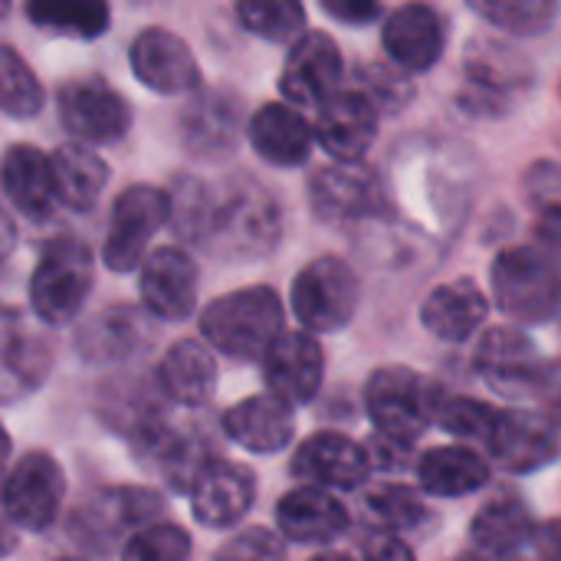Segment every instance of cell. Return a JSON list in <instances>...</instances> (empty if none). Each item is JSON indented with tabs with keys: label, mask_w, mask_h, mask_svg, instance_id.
<instances>
[{
	"label": "cell",
	"mask_w": 561,
	"mask_h": 561,
	"mask_svg": "<svg viewBox=\"0 0 561 561\" xmlns=\"http://www.w3.org/2000/svg\"><path fill=\"white\" fill-rule=\"evenodd\" d=\"M283 237V214L276 197L250 181L237 178L227 181L220 191L214 187L210 220L204 233V250H210L220 260H263L276 250Z\"/></svg>",
	"instance_id": "6da1fadb"
},
{
	"label": "cell",
	"mask_w": 561,
	"mask_h": 561,
	"mask_svg": "<svg viewBox=\"0 0 561 561\" xmlns=\"http://www.w3.org/2000/svg\"><path fill=\"white\" fill-rule=\"evenodd\" d=\"M536 85L533 62L523 49L480 36L463 53L460 105L477 118H503L526 102Z\"/></svg>",
	"instance_id": "7a4b0ae2"
},
{
	"label": "cell",
	"mask_w": 561,
	"mask_h": 561,
	"mask_svg": "<svg viewBox=\"0 0 561 561\" xmlns=\"http://www.w3.org/2000/svg\"><path fill=\"white\" fill-rule=\"evenodd\" d=\"M201 332L210 348L237 362H263L266 348L283 332V302L270 286L227 293L204 309Z\"/></svg>",
	"instance_id": "3957f363"
},
{
	"label": "cell",
	"mask_w": 561,
	"mask_h": 561,
	"mask_svg": "<svg viewBox=\"0 0 561 561\" xmlns=\"http://www.w3.org/2000/svg\"><path fill=\"white\" fill-rule=\"evenodd\" d=\"M95 283V263L82 240L56 237L39 253L30 276V306L46 325H66L79 316Z\"/></svg>",
	"instance_id": "277c9868"
},
{
	"label": "cell",
	"mask_w": 561,
	"mask_h": 561,
	"mask_svg": "<svg viewBox=\"0 0 561 561\" xmlns=\"http://www.w3.org/2000/svg\"><path fill=\"white\" fill-rule=\"evenodd\" d=\"M496 306L519 322H549L559 309L556 256L542 247H510L493 263Z\"/></svg>",
	"instance_id": "5b68a950"
},
{
	"label": "cell",
	"mask_w": 561,
	"mask_h": 561,
	"mask_svg": "<svg viewBox=\"0 0 561 561\" xmlns=\"http://www.w3.org/2000/svg\"><path fill=\"white\" fill-rule=\"evenodd\" d=\"M358 276L339 256H319L293 279V312L309 332H342L358 309Z\"/></svg>",
	"instance_id": "8992f818"
},
{
	"label": "cell",
	"mask_w": 561,
	"mask_h": 561,
	"mask_svg": "<svg viewBox=\"0 0 561 561\" xmlns=\"http://www.w3.org/2000/svg\"><path fill=\"white\" fill-rule=\"evenodd\" d=\"M434 388L437 385H427L417 371L404 365L378 368L365 388V408L375 431L391 440L414 444L431 424Z\"/></svg>",
	"instance_id": "52a82bcc"
},
{
	"label": "cell",
	"mask_w": 561,
	"mask_h": 561,
	"mask_svg": "<svg viewBox=\"0 0 561 561\" xmlns=\"http://www.w3.org/2000/svg\"><path fill=\"white\" fill-rule=\"evenodd\" d=\"M66 500V477L56 457L26 454L13 463V470L0 483V510L3 516L30 533H43L56 523Z\"/></svg>",
	"instance_id": "ba28073f"
},
{
	"label": "cell",
	"mask_w": 561,
	"mask_h": 561,
	"mask_svg": "<svg viewBox=\"0 0 561 561\" xmlns=\"http://www.w3.org/2000/svg\"><path fill=\"white\" fill-rule=\"evenodd\" d=\"M171 217L168 191H158L151 184H135L118 194L108 220V233L102 243V260L112 273H131L148 256L151 237L164 227Z\"/></svg>",
	"instance_id": "9c48e42d"
},
{
	"label": "cell",
	"mask_w": 561,
	"mask_h": 561,
	"mask_svg": "<svg viewBox=\"0 0 561 561\" xmlns=\"http://www.w3.org/2000/svg\"><path fill=\"white\" fill-rule=\"evenodd\" d=\"M490 457L510 473H536L556 463L561 454V424L546 411L510 408L496 411L486 434Z\"/></svg>",
	"instance_id": "30bf717a"
},
{
	"label": "cell",
	"mask_w": 561,
	"mask_h": 561,
	"mask_svg": "<svg viewBox=\"0 0 561 561\" xmlns=\"http://www.w3.org/2000/svg\"><path fill=\"white\" fill-rule=\"evenodd\" d=\"M477 371L486 378V385L510 401H526L539 394L546 362L539 358V348L523 329L500 325L483 332L477 355H473Z\"/></svg>",
	"instance_id": "8fae6325"
},
{
	"label": "cell",
	"mask_w": 561,
	"mask_h": 561,
	"mask_svg": "<svg viewBox=\"0 0 561 561\" xmlns=\"http://www.w3.org/2000/svg\"><path fill=\"white\" fill-rule=\"evenodd\" d=\"M309 204L322 224H348L385 207V187L362 161H335L309 181Z\"/></svg>",
	"instance_id": "7c38bea8"
},
{
	"label": "cell",
	"mask_w": 561,
	"mask_h": 561,
	"mask_svg": "<svg viewBox=\"0 0 561 561\" xmlns=\"http://www.w3.org/2000/svg\"><path fill=\"white\" fill-rule=\"evenodd\" d=\"M59 115L66 131L85 145H115L131 125L125 99L102 79L66 82L59 92Z\"/></svg>",
	"instance_id": "4fadbf2b"
},
{
	"label": "cell",
	"mask_w": 561,
	"mask_h": 561,
	"mask_svg": "<svg viewBox=\"0 0 561 561\" xmlns=\"http://www.w3.org/2000/svg\"><path fill=\"white\" fill-rule=\"evenodd\" d=\"M342 85V49L332 36L312 30L306 36L293 39V49L286 56L279 89L286 102L299 108H319L325 99H332Z\"/></svg>",
	"instance_id": "5bb4252c"
},
{
	"label": "cell",
	"mask_w": 561,
	"mask_h": 561,
	"mask_svg": "<svg viewBox=\"0 0 561 561\" xmlns=\"http://www.w3.org/2000/svg\"><path fill=\"white\" fill-rule=\"evenodd\" d=\"M191 510L194 519L207 529H227L240 523L256 500V477L243 463H230L214 457L191 483Z\"/></svg>",
	"instance_id": "9a60e30c"
},
{
	"label": "cell",
	"mask_w": 561,
	"mask_h": 561,
	"mask_svg": "<svg viewBox=\"0 0 561 561\" xmlns=\"http://www.w3.org/2000/svg\"><path fill=\"white\" fill-rule=\"evenodd\" d=\"M197 266L178 247H161L141 260V302L151 316L164 322H181L197 306Z\"/></svg>",
	"instance_id": "2e32d148"
},
{
	"label": "cell",
	"mask_w": 561,
	"mask_h": 561,
	"mask_svg": "<svg viewBox=\"0 0 561 561\" xmlns=\"http://www.w3.org/2000/svg\"><path fill=\"white\" fill-rule=\"evenodd\" d=\"M131 56V69L138 76V82H145L151 92L161 95H181V92H194L201 85V66L191 53V46L174 36L171 30L151 26L141 30L138 39L128 49Z\"/></svg>",
	"instance_id": "e0dca14e"
},
{
	"label": "cell",
	"mask_w": 561,
	"mask_h": 561,
	"mask_svg": "<svg viewBox=\"0 0 561 561\" xmlns=\"http://www.w3.org/2000/svg\"><path fill=\"white\" fill-rule=\"evenodd\" d=\"M378 135V108L375 99L362 89L335 92L319 105L316 141L335 161H362Z\"/></svg>",
	"instance_id": "ac0fdd59"
},
{
	"label": "cell",
	"mask_w": 561,
	"mask_h": 561,
	"mask_svg": "<svg viewBox=\"0 0 561 561\" xmlns=\"http://www.w3.org/2000/svg\"><path fill=\"white\" fill-rule=\"evenodd\" d=\"M371 473V454L345 434H312L293 457V477L325 490H355Z\"/></svg>",
	"instance_id": "d6986e66"
},
{
	"label": "cell",
	"mask_w": 561,
	"mask_h": 561,
	"mask_svg": "<svg viewBox=\"0 0 561 561\" xmlns=\"http://www.w3.org/2000/svg\"><path fill=\"white\" fill-rule=\"evenodd\" d=\"M322 371H325V358H322L319 342L309 335V329L306 332H279L263 355L266 388L273 394H279L283 401H289L293 408L309 404L319 394Z\"/></svg>",
	"instance_id": "ffe728a7"
},
{
	"label": "cell",
	"mask_w": 561,
	"mask_h": 561,
	"mask_svg": "<svg viewBox=\"0 0 561 561\" xmlns=\"http://www.w3.org/2000/svg\"><path fill=\"white\" fill-rule=\"evenodd\" d=\"M385 53L404 69V72H427L440 62L447 46V26L440 13L427 3H408L398 7L385 20L381 33Z\"/></svg>",
	"instance_id": "44dd1931"
},
{
	"label": "cell",
	"mask_w": 561,
	"mask_h": 561,
	"mask_svg": "<svg viewBox=\"0 0 561 561\" xmlns=\"http://www.w3.org/2000/svg\"><path fill=\"white\" fill-rule=\"evenodd\" d=\"M276 526L283 539L299 546H329L345 536L348 513L325 486H296L276 506Z\"/></svg>",
	"instance_id": "7402d4cb"
},
{
	"label": "cell",
	"mask_w": 561,
	"mask_h": 561,
	"mask_svg": "<svg viewBox=\"0 0 561 561\" xmlns=\"http://www.w3.org/2000/svg\"><path fill=\"white\" fill-rule=\"evenodd\" d=\"M0 184H3V194L10 197V204L33 224L49 220L59 204L53 158L33 145L7 148V154L0 161Z\"/></svg>",
	"instance_id": "603a6c76"
},
{
	"label": "cell",
	"mask_w": 561,
	"mask_h": 561,
	"mask_svg": "<svg viewBox=\"0 0 561 561\" xmlns=\"http://www.w3.org/2000/svg\"><path fill=\"white\" fill-rule=\"evenodd\" d=\"M247 131H250L253 151L276 168L302 164L316 141V128L306 122V115L293 102H270L256 108Z\"/></svg>",
	"instance_id": "cb8c5ba5"
},
{
	"label": "cell",
	"mask_w": 561,
	"mask_h": 561,
	"mask_svg": "<svg viewBox=\"0 0 561 561\" xmlns=\"http://www.w3.org/2000/svg\"><path fill=\"white\" fill-rule=\"evenodd\" d=\"M224 431L250 454H279L293 440V404L279 394H256L224 414Z\"/></svg>",
	"instance_id": "d4e9b609"
},
{
	"label": "cell",
	"mask_w": 561,
	"mask_h": 561,
	"mask_svg": "<svg viewBox=\"0 0 561 561\" xmlns=\"http://www.w3.org/2000/svg\"><path fill=\"white\" fill-rule=\"evenodd\" d=\"M240 102L230 92H201L181 118L184 145L197 158H220L237 148L240 138Z\"/></svg>",
	"instance_id": "484cf974"
},
{
	"label": "cell",
	"mask_w": 561,
	"mask_h": 561,
	"mask_svg": "<svg viewBox=\"0 0 561 561\" xmlns=\"http://www.w3.org/2000/svg\"><path fill=\"white\" fill-rule=\"evenodd\" d=\"M486 309V296L473 279H450L427 293L421 306V322L440 342H463L483 325Z\"/></svg>",
	"instance_id": "4316f807"
},
{
	"label": "cell",
	"mask_w": 561,
	"mask_h": 561,
	"mask_svg": "<svg viewBox=\"0 0 561 561\" xmlns=\"http://www.w3.org/2000/svg\"><path fill=\"white\" fill-rule=\"evenodd\" d=\"M158 385L161 391L184 408H201L210 401L217 388V362L207 345L184 339L168 348L158 368Z\"/></svg>",
	"instance_id": "83f0119b"
},
{
	"label": "cell",
	"mask_w": 561,
	"mask_h": 561,
	"mask_svg": "<svg viewBox=\"0 0 561 561\" xmlns=\"http://www.w3.org/2000/svg\"><path fill=\"white\" fill-rule=\"evenodd\" d=\"M421 490L440 500H457L490 483V460L470 447H434L417 460Z\"/></svg>",
	"instance_id": "f1b7e54d"
},
{
	"label": "cell",
	"mask_w": 561,
	"mask_h": 561,
	"mask_svg": "<svg viewBox=\"0 0 561 561\" xmlns=\"http://www.w3.org/2000/svg\"><path fill=\"white\" fill-rule=\"evenodd\" d=\"M536 529L539 526L523 500L500 496V500H490L477 513L470 526V539L486 556H516L536 539Z\"/></svg>",
	"instance_id": "f546056e"
},
{
	"label": "cell",
	"mask_w": 561,
	"mask_h": 561,
	"mask_svg": "<svg viewBox=\"0 0 561 561\" xmlns=\"http://www.w3.org/2000/svg\"><path fill=\"white\" fill-rule=\"evenodd\" d=\"M53 178H56V197L69 210H92L99 194L108 184L105 161L82 145H62L53 154Z\"/></svg>",
	"instance_id": "4dcf8cb0"
},
{
	"label": "cell",
	"mask_w": 561,
	"mask_h": 561,
	"mask_svg": "<svg viewBox=\"0 0 561 561\" xmlns=\"http://www.w3.org/2000/svg\"><path fill=\"white\" fill-rule=\"evenodd\" d=\"M148 342V332L141 325V316L131 309H108L95 316L82 332H79V352L89 362H122L135 355Z\"/></svg>",
	"instance_id": "1f68e13d"
},
{
	"label": "cell",
	"mask_w": 561,
	"mask_h": 561,
	"mask_svg": "<svg viewBox=\"0 0 561 561\" xmlns=\"http://www.w3.org/2000/svg\"><path fill=\"white\" fill-rule=\"evenodd\" d=\"M164 510V500L154 490L145 486H122L112 493H102L95 506H85V519H95V529L115 533V529H141L154 523Z\"/></svg>",
	"instance_id": "d6a6232c"
},
{
	"label": "cell",
	"mask_w": 561,
	"mask_h": 561,
	"mask_svg": "<svg viewBox=\"0 0 561 561\" xmlns=\"http://www.w3.org/2000/svg\"><path fill=\"white\" fill-rule=\"evenodd\" d=\"M26 16L36 26L72 33L79 39H95L108 30L105 0H26Z\"/></svg>",
	"instance_id": "836d02e7"
},
{
	"label": "cell",
	"mask_w": 561,
	"mask_h": 561,
	"mask_svg": "<svg viewBox=\"0 0 561 561\" xmlns=\"http://www.w3.org/2000/svg\"><path fill=\"white\" fill-rule=\"evenodd\" d=\"M490 26L510 36H542L559 16V0H467Z\"/></svg>",
	"instance_id": "e575fe53"
},
{
	"label": "cell",
	"mask_w": 561,
	"mask_h": 561,
	"mask_svg": "<svg viewBox=\"0 0 561 561\" xmlns=\"http://www.w3.org/2000/svg\"><path fill=\"white\" fill-rule=\"evenodd\" d=\"M496 408L467 398V394H447L444 388H434V401H431V424L444 427L447 434L460 437V440H483L493 427Z\"/></svg>",
	"instance_id": "d590c367"
},
{
	"label": "cell",
	"mask_w": 561,
	"mask_h": 561,
	"mask_svg": "<svg viewBox=\"0 0 561 561\" xmlns=\"http://www.w3.org/2000/svg\"><path fill=\"white\" fill-rule=\"evenodd\" d=\"M43 108V85L30 62L0 43V112L10 118H33Z\"/></svg>",
	"instance_id": "8d00e7d4"
},
{
	"label": "cell",
	"mask_w": 561,
	"mask_h": 561,
	"mask_svg": "<svg viewBox=\"0 0 561 561\" xmlns=\"http://www.w3.org/2000/svg\"><path fill=\"white\" fill-rule=\"evenodd\" d=\"M237 16L250 33L270 43H289L306 26L302 0H237Z\"/></svg>",
	"instance_id": "74e56055"
},
{
	"label": "cell",
	"mask_w": 561,
	"mask_h": 561,
	"mask_svg": "<svg viewBox=\"0 0 561 561\" xmlns=\"http://www.w3.org/2000/svg\"><path fill=\"white\" fill-rule=\"evenodd\" d=\"M168 201H171V217L168 220L174 224L178 237L201 247L204 233H207V220H210L214 187H207L197 178H178Z\"/></svg>",
	"instance_id": "f35d334b"
},
{
	"label": "cell",
	"mask_w": 561,
	"mask_h": 561,
	"mask_svg": "<svg viewBox=\"0 0 561 561\" xmlns=\"http://www.w3.org/2000/svg\"><path fill=\"white\" fill-rule=\"evenodd\" d=\"M365 510H368V519L378 523L385 533H408L427 516L424 503L408 486H375L365 496Z\"/></svg>",
	"instance_id": "ab89813d"
},
{
	"label": "cell",
	"mask_w": 561,
	"mask_h": 561,
	"mask_svg": "<svg viewBox=\"0 0 561 561\" xmlns=\"http://www.w3.org/2000/svg\"><path fill=\"white\" fill-rule=\"evenodd\" d=\"M122 556L131 561H181L191 556V536L171 523H148L122 546Z\"/></svg>",
	"instance_id": "60d3db41"
},
{
	"label": "cell",
	"mask_w": 561,
	"mask_h": 561,
	"mask_svg": "<svg viewBox=\"0 0 561 561\" xmlns=\"http://www.w3.org/2000/svg\"><path fill=\"white\" fill-rule=\"evenodd\" d=\"M286 556V542L283 533H270V529H247L240 533L233 542H227L220 549V559H283Z\"/></svg>",
	"instance_id": "b9f144b4"
},
{
	"label": "cell",
	"mask_w": 561,
	"mask_h": 561,
	"mask_svg": "<svg viewBox=\"0 0 561 561\" xmlns=\"http://www.w3.org/2000/svg\"><path fill=\"white\" fill-rule=\"evenodd\" d=\"M529 204L533 207H549L561 204V168L556 164H533L529 171Z\"/></svg>",
	"instance_id": "7bdbcfd3"
},
{
	"label": "cell",
	"mask_w": 561,
	"mask_h": 561,
	"mask_svg": "<svg viewBox=\"0 0 561 561\" xmlns=\"http://www.w3.org/2000/svg\"><path fill=\"white\" fill-rule=\"evenodd\" d=\"M322 10H329L342 23H371L381 13V0H319Z\"/></svg>",
	"instance_id": "ee69618b"
},
{
	"label": "cell",
	"mask_w": 561,
	"mask_h": 561,
	"mask_svg": "<svg viewBox=\"0 0 561 561\" xmlns=\"http://www.w3.org/2000/svg\"><path fill=\"white\" fill-rule=\"evenodd\" d=\"M362 556L365 559H391V561H408L414 552L404 546V539L401 536H394V533H381V536H371L368 542H365V549H362Z\"/></svg>",
	"instance_id": "f6af8a7d"
},
{
	"label": "cell",
	"mask_w": 561,
	"mask_h": 561,
	"mask_svg": "<svg viewBox=\"0 0 561 561\" xmlns=\"http://www.w3.org/2000/svg\"><path fill=\"white\" fill-rule=\"evenodd\" d=\"M536 398L546 404V411L561 424V358L559 362H552V365H546L542 385H539V394H536Z\"/></svg>",
	"instance_id": "bcb514c9"
},
{
	"label": "cell",
	"mask_w": 561,
	"mask_h": 561,
	"mask_svg": "<svg viewBox=\"0 0 561 561\" xmlns=\"http://www.w3.org/2000/svg\"><path fill=\"white\" fill-rule=\"evenodd\" d=\"M539 240H542V250L561 256V204H549L539 210Z\"/></svg>",
	"instance_id": "7dc6e473"
},
{
	"label": "cell",
	"mask_w": 561,
	"mask_h": 561,
	"mask_svg": "<svg viewBox=\"0 0 561 561\" xmlns=\"http://www.w3.org/2000/svg\"><path fill=\"white\" fill-rule=\"evenodd\" d=\"M533 546H536V552H539L542 559L561 561V516L559 519H549V523H542V526L536 529V539H533Z\"/></svg>",
	"instance_id": "c3c4849f"
},
{
	"label": "cell",
	"mask_w": 561,
	"mask_h": 561,
	"mask_svg": "<svg viewBox=\"0 0 561 561\" xmlns=\"http://www.w3.org/2000/svg\"><path fill=\"white\" fill-rule=\"evenodd\" d=\"M13 247H16V227H13L10 214L0 207V263L13 253Z\"/></svg>",
	"instance_id": "681fc988"
},
{
	"label": "cell",
	"mask_w": 561,
	"mask_h": 561,
	"mask_svg": "<svg viewBox=\"0 0 561 561\" xmlns=\"http://www.w3.org/2000/svg\"><path fill=\"white\" fill-rule=\"evenodd\" d=\"M13 546H16V536H13V529H10L7 523H0V556L13 552Z\"/></svg>",
	"instance_id": "f907efd6"
},
{
	"label": "cell",
	"mask_w": 561,
	"mask_h": 561,
	"mask_svg": "<svg viewBox=\"0 0 561 561\" xmlns=\"http://www.w3.org/2000/svg\"><path fill=\"white\" fill-rule=\"evenodd\" d=\"M7 454H10V437H7L3 427H0V470H3V463H7Z\"/></svg>",
	"instance_id": "816d5d0a"
},
{
	"label": "cell",
	"mask_w": 561,
	"mask_h": 561,
	"mask_svg": "<svg viewBox=\"0 0 561 561\" xmlns=\"http://www.w3.org/2000/svg\"><path fill=\"white\" fill-rule=\"evenodd\" d=\"M7 13H10V0H0V20H3Z\"/></svg>",
	"instance_id": "f5cc1de1"
},
{
	"label": "cell",
	"mask_w": 561,
	"mask_h": 561,
	"mask_svg": "<svg viewBox=\"0 0 561 561\" xmlns=\"http://www.w3.org/2000/svg\"><path fill=\"white\" fill-rule=\"evenodd\" d=\"M556 322H561V299H559V309H556V316H552Z\"/></svg>",
	"instance_id": "db71d44e"
}]
</instances>
